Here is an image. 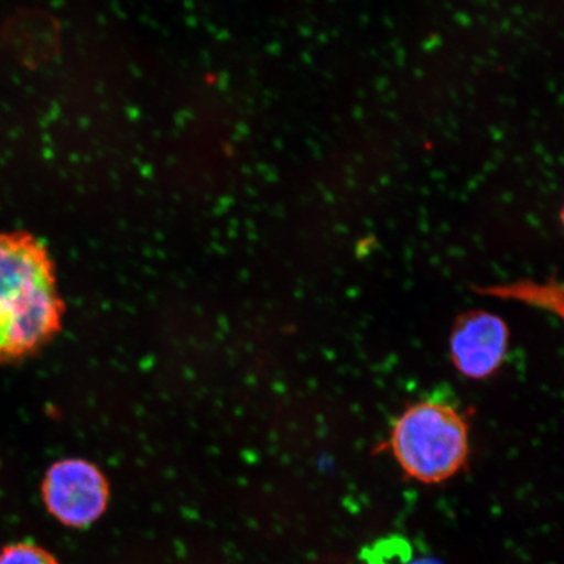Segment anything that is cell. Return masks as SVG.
<instances>
[{
  "label": "cell",
  "instance_id": "5",
  "mask_svg": "<svg viewBox=\"0 0 564 564\" xmlns=\"http://www.w3.org/2000/svg\"><path fill=\"white\" fill-rule=\"evenodd\" d=\"M0 564H59L46 549L30 542L6 546L0 552Z\"/></svg>",
  "mask_w": 564,
  "mask_h": 564
},
{
  "label": "cell",
  "instance_id": "6",
  "mask_svg": "<svg viewBox=\"0 0 564 564\" xmlns=\"http://www.w3.org/2000/svg\"><path fill=\"white\" fill-rule=\"evenodd\" d=\"M399 564H441L440 562H436L432 558H417V560H408L406 562L404 563H399Z\"/></svg>",
  "mask_w": 564,
  "mask_h": 564
},
{
  "label": "cell",
  "instance_id": "2",
  "mask_svg": "<svg viewBox=\"0 0 564 564\" xmlns=\"http://www.w3.org/2000/svg\"><path fill=\"white\" fill-rule=\"evenodd\" d=\"M390 448L408 477L440 484L454 477L467 462L468 423L454 406L420 401L394 423Z\"/></svg>",
  "mask_w": 564,
  "mask_h": 564
},
{
  "label": "cell",
  "instance_id": "4",
  "mask_svg": "<svg viewBox=\"0 0 564 564\" xmlns=\"http://www.w3.org/2000/svg\"><path fill=\"white\" fill-rule=\"evenodd\" d=\"M509 341V327L502 317L488 312H471L455 323L449 338L451 358L462 376L485 379L502 366Z\"/></svg>",
  "mask_w": 564,
  "mask_h": 564
},
{
  "label": "cell",
  "instance_id": "3",
  "mask_svg": "<svg viewBox=\"0 0 564 564\" xmlns=\"http://www.w3.org/2000/svg\"><path fill=\"white\" fill-rule=\"evenodd\" d=\"M42 498L48 512L70 528H86L108 509L110 486L102 470L84 458H65L47 469Z\"/></svg>",
  "mask_w": 564,
  "mask_h": 564
},
{
  "label": "cell",
  "instance_id": "1",
  "mask_svg": "<svg viewBox=\"0 0 564 564\" xmlns=\"http://www.w3.org/2000/svg\"><path fill=\"white\" fill-rule=\"evenodd\" d=\"M65 316L54 262L30 232H0V365L34 355Z\"/></svg>",
  "mask_w": 564,
  "mask_h": 564
}]
</instances>
